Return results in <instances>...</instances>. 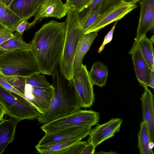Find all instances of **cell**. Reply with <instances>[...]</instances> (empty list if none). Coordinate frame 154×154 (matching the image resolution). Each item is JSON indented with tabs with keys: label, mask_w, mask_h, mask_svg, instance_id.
<instances>
[{
	"label": "cell",
	"mask_w": 154,
	"mask_h": 154,
	"mask_svg": "<svg viewBox=\"0 0 154 154\" xmlns=\"http://www.w3.org/2000/svg\"><path fill=\"white\" fill-rule=\"evenodd\" d=\"M91 129L90 127L80 126L45 134L37 145L48 146L70 140H82L88 135Z\"/></svg>",
	"instance_id": "obj_8"
},
{
	"label": "cell",
	"mask_w": 154,
	"mask_h": 154,
	"mask_svg": "<svg viewBox=\"0 0 154 154\" xmlns=\"http://www.w3.org/2000/svg\"><path fill=\"white\" fill-rule=\"evenodd\" d=\"M29 44L24 41L22 36L17 32L13 36L0 45V49L8 52L20 49H29Z\"/></svg>",
	"instance_id": "obj_24"
},
{
	"label": "cell",
	"mask_w": 154,
	"mask_h": 154,
	"mask_svg": "<svg viewBox=\"0 0 154 154\" xmlns=\"http://www.w3.org/2000/svg\"><path fill=\"white\" fill-rule=\"evenodd\" d=\"M137 135V146L140 154H153L152 151L150 150L148 148L150 141L149 137L147 127L143 121L140 123V129Z\"/></svg>",
	"instance_id": "obj_25"
},
{
	"label": "cell",
	"mask_w": 154,
	"mask_h": 154,
	"mask_svg": "<svg viewBox=\"0 0 154 154\" xmlns=\"http://www.w3.org/2000/svg\"><path fill=\"white\" fill-rule=\"evenodd\" d=\"M117 22L118 21H116L111 29L105 36L103 41L98 49V52L99 53H100L104 49L105 45H106L112 41L113 37V32Z\"/></svg>",
	"instance_id": "obj_31"
},
{
	"label": "cell",
	"mask_w": 154,
	"mask_h": 154,
	"mask_svg": "<svg viewBox=\"0 0 154 154\" xmlns=\"http://www.w3.org/2000/svg\"><path fill=\"white\" fill-rule=\"evenodd\" d=\"M52 75L54 88L52 100L47 110L37 118L39 123L43 124L70 115L81 108L71 82L65 78L57 67Z\"/></svg>",
	"instance_id": "obj_2"
},
{
	"label": "cell",
	"mask_w": 154,
	"mask_h": 154,
	"mask_svg": "<svg viewBox=\"0 0 154 154\" xmlns=\"http://www.w3.org/2000/svg\"><path fill=\"white\" fill-rule=\"evenodd\" d=\"M0 85L5 89L15 94L25 100H27L23 94L20 92L0 74Z\"/></svg>",
	"instance_id": "obj_29"
},
{
	"label": "cell",
	"mask_w": 154,
	"mask_h": 154,
	"mask_svg": "<svg viewBox=\"0 0 154 154\" xmlns=\"http://www.w3.org/2000/svg\"><path fill=\"white\" fill-rule=\"evenodd\" d=\"M92 0H66V4L69 9L78 13L87 8Z\"/></svg>",
	"instance_id": "obj_28"
},
{
	"label": "cell",
	"mask_w": 154,
	"mask_h": 154,
	"mask_svg": "<svg viewBox=\"0 0 154 154\" xmlns=\"http://www.w3.org/2000/svg\"><path fill=\"white\" fill-rule=\"evenodd\" d=\"M69 8L62 0H48L34 15V19L30 23L34 26L46 17H54L60 19L67 14Z\"/></svg>",
	"instance_id": "obj_12"
},
{
	"label": "cell",
	"mask_w": 154,
	"mask_h": 154,
	"mask_svg": "<svg viewBox=\"0 0 154 154\" xmlns=\"http://www.w3.org/2000/svg\"><path fill=\"white\" fill-rule=\"evenodd\" d=\"M4 28V27L0 23V30Z\"/></svg>",
	"instance_id": "obj_41"
},
{
	"label": "cell",
	"mask_w": 154,
	"mask_h": 154,
	"mask_svg": "<svg viewBox=\"0 0 154 154\" xmlns=\"http://www.w3.org/2000/svg\"><path fill=\"white\" fill-rule=\"evenodd\" d=\"M5 0H0V2L5 5Z\"/></svg>",
	"instance_id": "obj_40"
},
{
	"label": "cell",
	"mask_w": 154,
	"mask_h": 154,
	"mask_svg": "<svg viewBox=\"0 0 154 154\" xmlns=\"http://www.w3.org/2000/svg\"><path fill=\"white\" fill-rule=\"evenodd\" d=\"M123 3L130 4L134 5L141 0H122Z\"/></svg>",
	"instance_id": "obj_36"
},
{
	"label": "cell",
	"mask_w": 154,
	"mask_h": 154,
	"mask_svg": "<svg viewBox=\"0 0 154 154\" xmlns=\"http://www.w3.org/2000/svg\"><path fill=\"white\" fill-rule=\"evenodd\" d=\"M100 112L93 110H81L44 124L40 128L45 134L80 126L90 127L98 124Z\"/></svg>",
	"instance_id": "obj_6"
},
{
	"label": "cell",
	"mask_w": 154,
	"mask_h": 154,
	"mask_svg": "<svg viewBox=\"0 0 154 154\" xmlns=\"http://www.w3.org/2000/svg\"><path fill=\"white\" fill-rule=\"evenodd\" d=\"M94 146L91 143H87L82 150L80 154H94L95 153Z\"/></svg>",
	"instance_id": "obj_33"
},
{
	"label": "cell",
	"mask_w": 154,
	"mask_h": 154,
	"mask_svg": "<svg viewBox=\"0 0 154 154\" xmlns=\"http://www.w3.org/2000/svg\"><path fill=\"white\" fill-rule=\"evenodd\" d=\"M0 72L8 76L23 77L41 73L29 49L16 50L0 56Z\"/></svg>",
	"instance_id": "obj_4"
},
{
	"label": "cell",
	"mask_w": 154,
	"mask_h": 154,
	"mask_svg": "<svg viewBox=\"0 0 154 154\" xmlns=\"http://www.w3.org/2000/svg\"><path fill=\"white\" fill-rule=\"evenodd\" d=\"M137 7L135 4L122 2L104 14L100 16L94 23L85 32V34L97 32L110 23L121 19Z\"/></svg>",
	"instance_id": "obj_11"
},
{
	"label": "cell",
	"mask_w": 154,
	"mask_h": 154,
	"mask_svg": "<svg viewBox=\"0 0 154 154\" xmlns=\"http://www.w3.org/2000/svg\"><path fill=\"white\" fill-rule=\"evenodd\" d=\"M107 67L100 61H97L93 64L89 72L91 81L93 84L102 87L105 85L108 77Z\"/></svg>",
	"instance_id": "obj_22"
},
{
	"label": "cell",
	"mask_w": 154,
	"mask_h": 154,
	"mask_svg": "<svg viewBox=\"0 0 154 154\" xmlns=\"http://www.w3.org/2000/svg\"><path fill=\"white\" fill-rule=\"evenodd\" d=\"M53 86L47 88H33L29 101L42 114L48 108L53 97Z\"/></svg>",
	"instance_id": "obj_17"
},
{
	"label": "cell",
	"mask_w": 154,
	"mask_h": 154,
	"mask_svg": "<svg viewBox=\"0 0 154 154\" xmlns=\"http://www.w3.org/2000/svg\"><path fill=\"white\" fill-rule=\"evenodd\" d=\"M154 27V0H142L137 35L129 54L131 55L140 40Z\"/></svg>",
	"instance_id": "obj_9"
},
{
	"label": "cell",
	"mask_w": 154,
	"mask_h": 154,
	"mask_svg": "<svg viewBox=\"0 0 154 154\" xmlns=\"http://www.w3.org/2000/svg\"><path fill=\"white\" fill-rule=\"evenodd\" d=\"M66 22L51 20L35 32L30 50L41 73L52 75L59 65L65 35Z\"/></svg>",
	"instance_id": "obj_1"
},
{
	"label": "cell",
	"mask_w": 154,
	"mask_h": 154,
	"mask_svg": "<svg viewBox=\"0 0 154 154\" xmlns=\"http://www.w3.org/2000/svg\"><path fill=\"white\" fill-rule=\"evenodd\" d=\"M148 86H144V91L140 98L142 103L143 121L148 131L150 141H154V95Z\"/></svg>",
	"instance_id": "obj_15"
},
{
	"label": "cell",
	"mask_w": 154,
	"mask_h": 154,
	"mask_svg": "<svg viewBox=\"0 0 154 154\" xmlns=\"http://www.w3.org/2000/svg\"><path fill=\"white\" fill-rule=\"evenodd\" d=\"M0 74L14 87L24 94L26 84V77L8 76L0 72Z\"/></svg>",
	"instance_id": "obj_27"
},
{
	"label": "cell",
	"mask_w": 154,
	"mask_h": 154,
	"mask_svg": "<svg viewBox=\"0 0 154 154\" xmlns=\"http://www.w3.org/2000/svg\"><path fill=\"white\" fill-rule=\"evenodd\" d=\"M0 103L10 118L18 122L23 120H35L42 115L27 100L0 85Z\"/></svg>",
	"instance_id": "obj_5"
},
{
	"label": "cell",
	"mask_w": 154,
	"mask_h": 154,
	"mask_svg": "<svg viewBox=\"0 0 154 154\" xmlns=\"http://www.w3.org/2000/svg\"><path fill=\"white\" fill-rule=\"evenodd\" d=\"M23 20L9 7L0 2V23L3 26L14 32Z\"/></svg>",
	"instance_id": "obj_21"
},
{
	"label": "cell",
	"mask_w": 154,
	"mask_h": 154,
	"mask_svg": "<svg viewBox=\"0 0 154 154\" xmlns=\"http://www.w3.org/2000/svg\"><path fill=\"white\" fill-rule=\"evenodd\" d=\"M28 20L25 19L21 21L16 27L14 31L18 32L22 36L25 31L30 29L32 27L30 23Z\"/></svg>",
	"instance_id": "obj_30"
},
{
	"label": "cell",
	"mask_w": 154,
	"mask_h": 154,
	"mask_svg": "<svg viewBox=\"0 0 154 154\" xmlns=\"http://www.w3.org/2000/svg\"><path fill=\"white\" fill-rule=\"evenodd\" d=\"M154 142L150 141L148 144V148L150 150H152V149L154 147Z\"/></svg>",
	"instance_id": "obj_37"
},
{
	"label": "cell",
	"mask_w": 154,
	"mask_h": 154,
	"mask_svg": "<svg viewBox=\"0 0 154 154\" xmlns=\"http://www.w3.org/2000/svg\"><path fill=\"white\" fill-rule=\"evenodd\" d=\"M44 74L41 73L34 74L26 77V84L31 85L33 88H47L52 86L46 79Z\"/></svg>",
	"instance_id": "obj_26"
},
{
	"label": "cell",
	"mask_w": 154,
	"mask_h": 154,
	"mask_svg": "<svg viewBox=\"0 0 154 154\" xmlns=\"http://www.w3.org/2000/svg\"><path fill=\"white\" fill-rule=\"evenodd\" d=\"M153 40V36L149 38L146 35H144L140 40L137 46L140 48L143 57L149 70L154 68Z\"/></svg>",
	"instance_id": "obj_23"
},
{
	"label": "cell",
	"mask_w": 154,
	"mask_h": 154,
	"mask_svg": "<svg viewBox=\"0 0 154 154\" xmlns=\"http://www.w3.org/2000/svg\"><path fill=\"white\" fill-rule=\"evenodd\" d=\"M18 123L11 118L0 122V154L13 141Z\"/></svg>",
	"instance_id": "obj_19"
},
{
	"label": "cell",
	"mask_w": 154,
	"mask_h": 154,
	"mask_svg": "<svg viewBox=\"0 0 154 154\" xmlns=\"http://www.w3.org/2000/svg\"><path fill=\"white\" fill-rule=\"evenodd\" d=\"M48 0H13L9 8L22 20L34 16Z\"/></svg>",
	"instance_id": "obj_16"
},
{
	"label": "cell",
	"mask_w": 154,
	"mask_h": 154,
	"mask_svg": "<svg viewBox=\"0 0 154 154\" xmlns=\"http://www.w3.org/2000/svg\"><path fill=\"white\" fill-rule=\"evenodd\" d=\"M14 32L4 27L0 30V45L14 35Z\"/></svg>",
	"instance_id": "obj_32"
},
{
	"label": "cell",
	"mask_w": 154,
	"mask_h": 154,
	"mask_svg": "<svg viewBox=\"0 0 154 154\" xmlns=\"http://www.w3.org/2000/svg\"><path fill=\"white\" fill-rule=\"evenodd\" d=\"M137 79L143 87L149 86L150 73L148 66L142 55L140 48L137 47L131 54Z\"/></svg>",
	"instance_id": "obj_18"
},
{
	"label": "cell",
	"mask_w": 154,
	"mask_h": 154,
	"mask_svg": "<svg viewBox=\"0 0 154 154\" xmlns=\"http://www.w3.org/2000/svg\"><path fill=\"white\" fill-rule=\"evenodd\" d=\"M97 35V32L84 34L80 42L75 54L73 63L74 73L81 68L83 58Z\"/></svg>",
	"instance_id": "obj_20"
},
{
	"label": "cell",
	"mask_w": 154,
	"mask_h": 154,
	"mask_svg": "<svg viewBox=\"0 0 154 154\" xmlns=\"http://www.w3.org/2000/svg\"><path fill=\"white\" fill-rule=\"evenodd\" d=\"M13 1V0H6L5 2V5L9 7L11 3Z\"/></svg>",
	"instance_id": "obj_38"
},
{
	"label": "cell",
	"mask_w": 154,
	"mask_h": 154,
	"mask_svg": "<svg viewBox=\"0 0 154 154\" xmlns=\"http://www.w3.org/2000/svg\"><path fill=\"white\" fill-rule=\"evenodd\" d=\"M8 52V51H5L1 49H0V56L1 55H3L5 54L6 53Z\"/></svg>",
	"instance_id": "obj_39"
},
{
	"label": "cell",
	"mask_w": 154,
	"mask_h": 154,
	"mask_svg": "<svg viewBox=\"0 0 154 154\" xmlns=\"http://www.w3.org/2000/svg\"><path fill=\"white\" fill-rule=\"evenodd\" d=\"M6 114V112L5 109L0 103V122L3 120L4 117Z\"/></svg>",
	"instance_id": "obj_35"
},
{
	"label": "cell",
	"mask_w": 154,
	"mask_h": 154,
	"mask_svg": "<svg viewBox=\"0 0 154 154\" xmlns=\"http://www.w3.org/2000/svg\"><path fill=\"white\" fill-rule=\"evenodd\" d=\"M87 143L81 140H74L48 146L37 144L35 147L42 154H80Z\"/></svg>",
	"instance_id": "obj_13"
},
{
	"label": "cell",
	"mask_w": 154,
	"mask_h": 154,
	"mask_svg": "<svg viewBox=\"0 0 154 154\" xmlns=\"http://www.w3.org/2000/svg\"><path fill=\"white\" fill-rule=\"evenodd\" d=\"M71 82L81 108L91 107L94 102L95 94L86 65L82 64L81 68L74 73Z\"/></svg>",
	"instance_id": "obj_7"
},
{
	"label": "cell",
	"mask_w": 154,
	"mask_h": 154,
	"mask_svg": "<svg viewBox=\"0 0 154 154\" xmlns=\"http://www.w3.org/2000/svg\"><path fill=\"white\" fill-rule=\"evenodd\" d=\"M65 22V40L59 69L65 78L71 82L74 74L73 67L75 54L85 33L77 11L69 9Z\"/></svg>",
	"instance_id": "obj_3"
},
{
	"label": "cell",
	"mask_w": 154,
	"mask_h": 154,
	"mask_svg": "<svg viewBox=\"0 0 154 154\" xmlns=\"http://www.w3.org/2000/svg\"><path fill=\"white\" fill-rule=\"evenodd\" d=\"M150 78L149 87L153 89L154 88V68L150 70Z\"/></svg>",
	"instance_id": "obj_34"
},
{
	"label": "cell",
	"mask_w": 154,
	"mask_h": 154,
	"mask_svg": "<svg viewBox=\"0 0 154 154\" xmlns=\"http://www.w3.org/2000/svg\"><path fill=\"white\" fill-rule=\"evenodd\" d=\"M122 2V0H92L87 8L78 13L81 26L91 15L104 14Z\"/></svg>",
	"instance_id": "obj_14"
},
{
	"label": "cell",
	"mask_w": 154,
	"mask_h": 154,
	"mask_svg": "<svg viewBox=\"0 0 154 154\" xmlns=\"http://www.w3.org/2000/svg\"><path fill=\"white\" fill-rule=\"evenodd\" d=\"M122 122L121 118H115L103 124H97L89 133L88 143H91L96 148L104 140L119 132Z\"/></svg>",
	"instance_id": "obj_10"
}]
</instances>
